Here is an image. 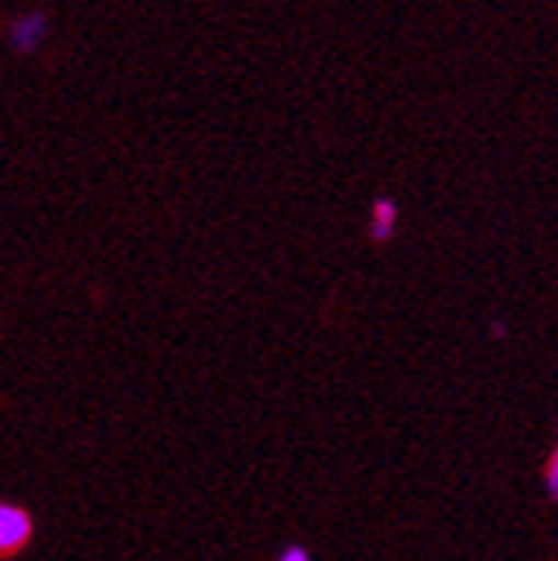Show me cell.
Instances as JSON below:
<instances>
[{
	"mask_svg": "<svg viewBox=\"0 0 558 561\" xmlns=\"http://www.w3.org/2000/svg\"><path fill=\"white\" fill-rule=\"evenodd\" d=\"M35 538V517L18 503L0 500V561L18 558Z\"/></svg>",
	"mask_w": 558,
	"mask_h": 561,
	"instance_id": "obj_1",
	"label": "cell"
},
{
	"mask_svg": "<svg viewBox=\"0 0 558 561\" xmlns=\"http://www.w3.org/2000/svg\"><path fill=\"white\" fill-rule=\"evenodd\" d=\"M45 35V14H24L11 24V45L18 51H32Z\"/></svg>",
	"mask_w": 558,
	"mask_h": 561,
	"instance_id": "obj_2",
	"label": "cell"
},
{
	"mask_svg": "<svg viewBox=\"0 0 558 561\" xmlns=\"http://www.w3.org/2000/svg\"><path fill=\"white\" fill-rule=\"evenodd\" d=\"M545 483H548V493L551 500H558V448H555V456L548 462V476H545Z\"/></svg>",
	"mask_w": 558,
	"mask_h": 561,
	"instance_id": "obj_4",
	"label": "cell"
},
{
	"mask_svg": "<svg viewBox=\"0 0 558 561\" xmlns=\"http://www.w3.org/2000/svg\"><path fill=\"white\" fill-rule=\"evenodd\" d=\"M398 227V206L395 199H377L371 209V237L374 240H390Z\"/></svg>",
	"mask_w": 558,
	"mask_h": 561,
	"instance_id": "obj_3",
	"label": "cell"
},
{
	"mask_svg": "<svg viewBox=\"0 0 558 561\" xmlns=\"http://www.w3.org/2000/svg\"><path fill=\"white\" fill-rule=\"evenodd\" d=\"M277 561H312V554L305 551L301 545H288L282 554H277Z\"/></svg>",
	"mask_w": 558,
	"mask_h": 561,
	"instance_id": "obj_5",
	"label": "cell"
}]
</instances>
